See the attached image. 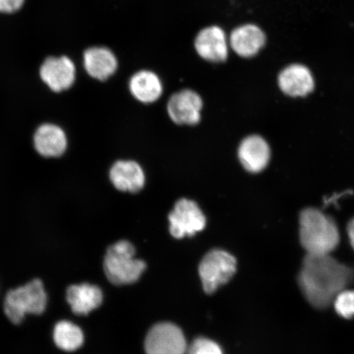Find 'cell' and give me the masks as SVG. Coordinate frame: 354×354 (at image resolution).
I'll return each mask as SVG.
<instances>
[{"label":"cell","instance_id":"23","mask_svg":"<svg viewBox=\"0 0 354 354\" xmlns=\"http://www.w3.org/2000/svg\"><path fill=\"white\" fill-rule=\"evenodd\" d=\"M347 232L349 242H351V245L354 250V218L348 224Z\"/></svg>","mask_w":354,"mask_h":354},{"label":"cell","instance_id":"21","mask_svg":"<svg viewBox=\"0 0 354 354\" xmlns=\"http://www.w3.org/2000/svg\"><path fill=\"white\" fill-rule=\"evenodd\" d=\"M187 354H223L218 344L205 338H198L187 348Z\"/></svg>","mask_w":354,"mask_h":354},{"label":"cell","instance_id":"3","mask_svg":"<svg viewBox=\"0 0 354 354\" xmlns=\"http://www.w3.org/2000/svg\"><path fill=\"white\" fill-rule=\"evenodd\" d=\"M48 295L43 281L37 278L8 292L3 301V313L15 325L26 315H41L46 311Z\"/></svg>","mask_w":354,"mask_h":354},{"label":"cell","instance_id":"22","mask_svg":"<svg viewBox=\"0 0 354 354\" xmlns=\"http://www.w3.org/2000/svg\"><path fill=\"white\" fill-rule=\"evenodd\" d=\"M26 0H0V15H13L24 8Z\"/></svg>","mask_w":354,"mask_h":354},{"label":"cell","instance_id":"9","mask_svg":"<svg viewBox=\"0 0 354 354\" xmlns=\"http://www.w3.org/2000/svg\"><path fill=\"white\" fill-rule=\"evenodd\" d=\"M194 46L203 59L214 64L223 63L229 55V37L220 26H207L199 30Z\"/></svg>","mask_w":354,"mask_h":354},{"label":"cell","instance_id":"17","mask_svg":"<svg viewBox=\"0 0 354 354\" xmlns=\"http://www.w3.org/2000/svg\"><path fill=\"white\" fill-rule=\"evenodd\" d=\"M35 148L46 158L59 157L66 151L68 140L63 129L53 124L39 127L34 136Z\"/></svg>","mask_w":354,"mask_h":354},{"label":"cell","instance_id":"6","mask_svg":"<svg viewBox=\"0 0 354 354\" xmlns=\"http://www.w3.org/2000/svg\"><path fill=\"white\" fill-rule=\"evenodd\" d=\"M77 63L68 55L44 57L39 66V75L44 84L55 92L68 90L76 81Z\"/></svg>","mask_w":354,"mask_h":354},{"label":"cell","instance_id":"2","mask_svg":"<svg viewBox=\"0 0 354 354\" xmlns=\"http://www.w3.org/2000/svg\"><path fill=\"white\" fill-rule=\"evenodd\" d=\"M299 240L308 254H330L339 245V228L333 218L308 207L299 216Z\"/></svg>","mask_w":354,"mask_h":354},{"label":"cell","instance_id":"5","mask_svg":"<svg viewBox=\"0 0 354 354\" xmlns=\"http://www.w3.org/2000/svg\"><path fill=\"white\" fill-rule=\"evenodd\" d=\"M236 271V259L227 252L220 250L207 253L198 268L199 277L207 294L214 293L219 286L231 280Z\"/></svg>","mask_w":354,"mask_h":354},{"label":"cell","instance_id":"11","mask_svg":"<svg viewBox=\"0 0 354 354\" xmlns=\"http://www.w3.org/2000/svg\"><path fill=\"white\" fill-rule=\"evenodd\" d=\"M202 109L201 97L190 90L176 93L167 104L168 115L179 125H196L201 121Z\"/></svg>","mask_w":354,"mask_h":354},{"label":"cell","instance_id":"1","mask_svg":"<svg viewBox=\"0 0 354 354\" xmlns=\"http://www.w3.org/2000/svg\"><path fill=\"white\" fill-rule=\"evenodd\" d=\"M354 270L339 263L330 254H308L303 260L298 283L313 307L326 308L340 292L351 284Z\"/></svg>","mask_w":354,"mask_h":354},{"label":"cell","instance_id":"7","mask_svg":"<svg viewBox=\"0 0 354 354\" xmlns=\"http://www.w3.org/2000/svg\"><path fill=\"white\" fill-rule=\"evenodd\" d=\"M168 219L170 233L176 239L194 236L203 231L206 225L205 216L197 203L187 198H181L176 202Z\"/></svg>","mask_w":354,"mask_h":354},{"label":"cell","instance_id":"13","mask_svg":"<svg viewBox=\"0 0 354 354\" xmlns=\"http://www.w3.org/2000/svg\"><path fill=\"white\" fill-rule=\"evenodd\" d=\"M271 157L269 145L263 137L250 136L243 140L238 149L241 165L252 174H258L268 166Z\"/></svg>","mask_w":354,"mask_h":354},{"label":"cell","instance_id":"12","mask_svg":"<svg viewBox=\"0 0 354 354\" xmlns=\"http://www.w3.org/2000/svg\"><path fill=\"white\" fill-rule=\"evenodd\" d=\"M267 38L262 29L254 24L236 26L229 35L230 48L245 59L258 55L264 47Z\"/></svg>","mask_w":354,"mask_h":354},{"label":"cell","instance_id":"15","mask_svg":"<svg viewBox=\"0 0 354 354\" xmlns=\"http://www.w3.org/2000/svg\"><path fill=\"white\" fill-rule=\"evenodd\" d=\"M278 84L282 92L292 97L306 96L314 88L312 73L301 64L288 66L279 75Z\"/></svg>","mask_w":354,"mask_h":354},{"label":"cell","instance_id":"14","mask_svg":"<svg viewBox=\"0 0 354 354\" xmlns=\"http://www.w3.org/2000/svg\"><path fill=\"white\" fill-rule=\"evenodd\" d=\"M66 299L76 315L86 316L103 302V292L99 286L82 283L66 288Z\"/></svg>","mask_w":354,"mask_h":354},{"label":"cell","instance_id":"4","mask_svg":"<svg viewBox=\"0 0 354 354\" xmlns=\"http://www.w3.org/2000/svg\"><path fill=\"white\" fill-rule=\"evenodd\" d=\"M135 248L123 241L111 245L106 252L104 270L108 280L116 286L131 284L145 270L144 261L135 259Z\"/></svg>","mask_w":354,"mask_h":354},{"label":"cell","instance_id":"18","mask_svg":"<svg viewBox=\"0 0 354 354\" xmlns=\"http://www.w3.org/2000/svg\"><path fill=\"white\" fill-rule=\"evenodd\" d=\"M131 95L145 104L153 103L162 94V85L157 74L143 70L133 75L129 83Z\"/></svg>","mask_w":354,"mask_h":354},{"label":"cell","instance_id":"16","mask_svg":"<svg viewBox=\"0 0 354 354\" xmlns=\"http://www.w3.org/2000/svg\"><path fill=\"white\" fill-rule=\"evenodd\" d=\"M109 176L115 188L120 192L136 193L145 187V172L134 161L117 162L111 168Z\"/></svg>","mask_w":354,"mask_h":354},{"label":"cell","instance_id":"10","mask_svg":"<svg viewBox=\"0 0 354 354\" xmlns=\"http://www.w3.org/2000/svg\"><path fill=\"white\" fill-rule=\"evenodd\" d=\"M82 64L92 78L106 81L117 72L118 60L116 55L105 44H92L83 50Z\"/></svg>","mask_w":354,"mask_h":354},{"label":"cell","instance_id":"19","mask_svg":"<svg viewBox=\"0 0 354 354\" xmlns=\"http://www.w3.org/2000/svg\"><path fill=\"white\" fill-rule=\"evenodd\" d=\"M53 339L57 348L64 352H75L82 347L85 336L81 327L73 322H57L53 330Z\"/></svg>","mask_w":354,"mask_h":354},{"label":"cell","instance_id":"20","mask_svg":"<svg viewBox=\"0 0 354 354\" xmlns=\"http://www.w3.org/2000/svg\"><path fill=\"white\" fill-rule=\"evenodd\" d=\"M336 313L345 319L354 317V290H344L336 296L334 300Z\"/></svg>","mask_w":354,"mask_h":354},{"label":"cell","instance_id":"8","mask_svg":"<svg viewBox=\"0 0 354 354\" xmlns=\"http://www.w3.org/2000/svg\"><path fill=\"white\" fill-rule=\"evenodd\" d=\"M147 354H185L187 344L183 331L171 323H159L152 327L145 339Z\"/></svg>","mask_w":354,"mask_h":354}]
</instances>
